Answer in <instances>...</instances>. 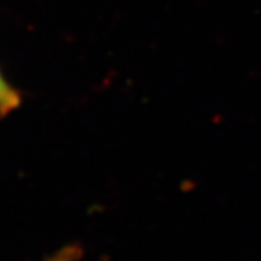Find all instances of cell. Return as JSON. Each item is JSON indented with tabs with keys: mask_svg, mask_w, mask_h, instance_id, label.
Returning <instances> with one entry per match:
<instances>
[{
	"mask_svg": "<svg viewBox=\"0 0 261 261\" xmlns=\"http://www.w3.org/2000/svg\"><path fill=\"white\" fill-rule=\"evenodd\" d=\"M22 102L20 94L10 86L0 73V116H5L18 109Z\"/></svg>",
	"mask_w": 261,
	"mask_h": 261,
	"instance_id": "obj_1",
	"label": "cell"
},
{
	"mask_svg": "<svg viewBox=\"0 0 261 261\" xmlns=\"http://www.w3.org/2000/svg\"><path fill=\"white\" fill-rule=\"evenodd\" d=\"M73 252H74V250H64V251L56 254L48 261H73Z\"/></svg>",
	"mask_w": 261,
	"mask_h": 261,
	"instance_id": "obj_2",
	"label": "cell"
}]
</instances>
